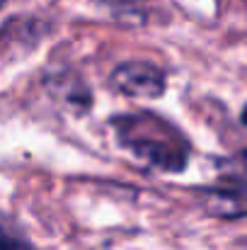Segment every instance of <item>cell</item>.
Returning a JSON list of instances; mask_svg holds the SVG:
<instances>
[{
    "instance_id": "3",
    "label": "cell",
    "mask_w": 247,
    "mask_h": 250,
    "mask_svg": "<svg viewBox=\"0 0 247 250\" xmlns=\"http://www.w3.org/2000/svg\"><path fill=\"white\" fill-rule=\"evenodd\" d=\"M46 87L49 92L66 107H71L73 112H85L92 102L90 87L85 85L80 76L71 68H61V71H51L46 76Z\"/></svg>"
},
{
    "instance_id": "2",
    "label": "cell",
    "mask_w": 247,
    "mask_h": 250,
    "mask_svg": "<svg viewBox=\"0 0 247 250\" xmlns=\"http://www.w3.org/2000/svg\"><path fill=\"white\" fill-rule=\"evenodd\" d=\"M112 85L129 95V97H141V100H155L165 92V78L163 68L148 61H126L112 71Z\"/></svg>"
},
{
    "instance_id": "7",
    "label": "cell",
    "mask_w": 247,
    "mask_h": 250,
    "mask_svg": "<svg viewBox=\"0 0 247 250\" xmlns=\"http://www.w3.org/2000/svg\"><path fill=\"white\" fill-rule=\"evenodd\" d=\"M240 122H243V124H245V126H247V107H245V109H243V114H240Z\"/></svg>"
},
{
    "instance_id": "6",
    "label": "cell",
    "mask_w": 247,
    "mask_h": 250,
    "mask_svg": "<svg viewBox=\"0 0 247 250\" xmlns=\"http://www.w3.org/2000/svg\"><path fill=\"white\" fill-rule=\"evenodd\" d=\"M223 177L226 180H238L247 185V151L223 161Z\"/></svg>"
},
{
    "instance_id": "8",
    "label": "cell",
    "mask_w": 247,
    "mask_h": 250,
    "mask_svg": "<svg viewBox=\"0 0 247 250\" xmlns=\"http://www.w3.org/2000/svg\"><path fill=\"white\" fill-rule=\"evenodd\" d=\"M2 2H5V0H0V7H2Z\"/></svg>"
},
{
    "instance_id": "1",
    "label": "cell",
    "mask_w": 247,
    "mask_h": 250,
    "mask_svg": "<svg viewBox=\"0 0 247 250\" xmlns=\"http://www.w3.org/2000/svg\"><path fill=\"white\" fill-rule=\"evenodd\" d=\"M114 126L119 144L148 166L167 172H179L189 163L187 139L177 131V126L167 124L151 112L116 117Z\"/></svg>"
},
{
    "instance_id": "4",
    "label": "cell",
    "mask_w": 247,
    "mask_h": 250,
    "mask_svg": "<svg viewBox=\"0 0 247 250\" xmlns=\"http://www.w3.org/2000/svg\"><path fill=\"white\" fill-rule=\"evenodd\" d=\"M206 207L213 216L238 219L247 214V185L238 180H226V187L206 189Z\"/></svg>"
},
{
    "instance_id": "5",
    "label": "cell",
    "mask_w": 247,
    "mask_h": 250,
    "mask_svg": "<svg viewBox=\"0 0 247 250\" xmlns=\"http://www.w3.org/2000/svg\"><path fill=\"white\" fill-rule=\"evenodd\" d=\"M0 250H34V246L17 229L0 221Z\"/></svg>"
}]
</instances>
